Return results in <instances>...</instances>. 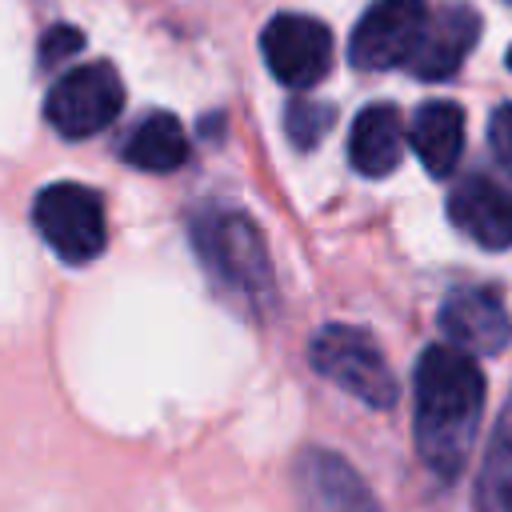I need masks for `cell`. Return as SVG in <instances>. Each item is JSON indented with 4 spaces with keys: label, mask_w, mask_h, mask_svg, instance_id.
I'll list each match as a JSON object with an SVG mask.
<instances>
[{
    "label": "cell",
    "mask_w": 512,
    "mask_h": 512,
    "mask_svg": "<svg viewBox=\"0 0 512 512\" xmlns=\"http://www.w3.org/2000/svg\"><path fill=\"white\" fill-rule=\"evenodd\" d=\"M484 412V376L476 360L452 344H428L416 360V412L412 436L420 460L452 480L476 444Z\"/></svg>",
    "instance_id": "1"
},
{
    "label": "cell",
    "mask_w": 512,
    "mask_h": 512,
    "mask_svg": "<svg viewBox=\"0 0 512 512\" xmlns=\"http://www.w3.org/2000/svg\"><path fill=\"white\" fill-rule=\"evenodd\" d=\"M192 244L220 292L236 296L248 308H260L272 296V260L264 232L240 208H200L192 216Z\"/></svg>",
    "instance_id": "2"
},
{
    "label": "cell",
    "mask_w": 512,
    "mask_h": 512,
    "mask_svg": "<svg viewBox=\"0 0 512 512\" xmlns=\"http://www.w3.org/2000/svg\"><path fill=\"white\" fill-rule=\"evenodd\" d=\"M308 360L324 380H332L336 388H344L360 404H368V408H392L396 404L392 368H388L380 344L364 328H352V324L320 328L308 344Z\"/></svg>",
    "instance_id": "3"
},
{
    "label": "cell",
    "mask_w": 512,
    "mask_h": 512,
    "mask_svg": "<svg viewBox=\"0 0 512 512\" xmlns=\"http://www.w3.org/2000/svg\"><path fill=\"white\" fill-rule=\"evenodd\" d=\"M32 224L64 264H88L108 244L104 200L88 184L60 180L40 188L32 204Z\"/></svg>",
    "instance_id": "4"
},
{
    "label": "cell",
    "mask_w": 512,
    "mask_h": 512,
    "mask_svg": "<svg viewBox=\"0 0 512 512\" xmlns=\"http://www.w3.org/2000/svg\"><path fill=\"white\" fill-rule=\"evenodd\" d=\"M124 108V80L108 60L76 64L64 72L44 100V120L64 136V140H84L104 132Z\"/></svg>",
    "instance_id": "5"
},
{
    "label": "cell",
    "mask_w": 512,
    "mask_h": 512,
    "mask_svg": "<svg viewBox=\"0 0 512 512\" xmlns=\"http://www.w3.org/2000/svg\"><path fill=\"white\" fill-rule=\"evenodd\" d=\"M260 52H264V64L268 72L284 84V88H312L328 76V64H332V32L328 24L312 20V16H300V12H284V16H272L264 36H260Z\"/></svg>",
    "instance_id": "6"
},
{
    "label": "cell",
    "mask_w": 512,
    "mask_h": 512,
    "mask_svg": "<svg viewBox=\"0 0 512 512\" xmlns=\"http://www.w3.org/2000/svg\"><path fill=\"white\" fill-rule=\"evenodd\" d=\"M424 24H428L424 0H376L352 28L348 56L364 72H384V68L408 64Z\"/></svg>",
    "instance_id": "7"
},
{
    "label": "cell",
    "mask_w": 512,
    "mask_h": 512,
    "mask_svg": "<svg viewBox=\"0 0 512 512\" xmlns=\"http://www.w3.org/2000/svg\"><path fill=\"white\" fill-rule=\"evenodd\" d=\"M480 40V12L472 4H444L436 12H428V24L408 56V72L416 80H448L460 72V64L468 60V52Z\"/></svg>",
    "instance_id": "8"
},
{
    "label": "cell",
    "mask_w": 512,
    "mask_h": 512,
    "mask_svg": "<svg viewBox=\"0 0 512 512\" xmlns=\"http://www.w3.org/2000/svg\"><path fill=\"white\" fill-rule=\"evenodd\" d=\"M296 496L300 512H380L360 472L324 448H308L296 460Z\"/></svg>",
    "instance_id": "9"
},
{
    "label": "cell",
    "mask_w": 512,
    "mask_h": 512,
    "mask_svg": "<svg viewBox=\"0 0 512 512\" xmlns=\"http://www.w3.org/2000/svg\"><path fill=\"white\" fill-rule=\"evenodd\" d=\"M440 328L452 348L492 356L512 340V320L492 288H456L440 304Z\"/></svg>",
    "instance_id": "10"
},
{
    "label": "cell",
    "mask_w": 512,
    "mask_h": 512,
    "mask_svg": "<svg viewBox=\"0 0 512 512\" xmlns=\"http://www.w3.org/2000/svg\"><path fill=\"white\" fill-rule=\"evenodd\" d=\"M452 224L476 240L480 248H508L512 244V192L492 176H468L448 196Z\"/></svg>",
    "instance_id": "11"
},
{
    "label": "cell",
    "mask_w": 512,
    "mask_h": 512,
    "mask_svg": "<svg viewBox=\"0 0 512 512\" xmlns=\"http://www.w3.org/2000/svg\"><path fill=\"white\" fill-rule=\"evenodd\" d=\"M400 152H404V120L392 104H368L356 120H352V132H348V160L360 176H388L396 172L400 164Z\"/></svg>",
    "instance_id": "12"
},
{
    "label": "cell",
    "mask_w": 512,
    "mask_h": 512,
    "mask_svg": "<svg viewBox=\"0 0 512 512\" xmlns=\"http://www.w3.org/2000/svg\"><path fill=\"white\" fill-rule=\"evenodd\" d=\"M408 144L416 148L428 176H448L464 152V108L452 100H428L416 108Z\"/></svg>",
    "instance_id": "13"
},
{
    "label": "cell",
    "mask_w": 512,
    "mask_h": 512,
    "mask_svg": "<svg viewBox=\"0 0 512 512\" xmlns=\"http://www.w3.org/2000/svg\"><path fill=\"white\" fill-rule=\"evenodd\" d=\"M120 156L140 172H176L188 160V132L172 112H148L120 144Z\"/></svg>",
    "instance_id": "14"
},
{
    "label": "cell",
    "mask_w": 512,
    "mask_h": 512,
    "mask_svg": "<svg viewBox=\"0 0 512 512\" xmlns=\"http://www.w3.org/2000/svg\"><path fill=\"white\" fill-rule=\"evenodd\" d=\"M476 512H512V392L492 428L480 480H476Z\"/></svg>",
    "instance_id": "15"
},
{
    "label": "cell",
    "mask_w": 512,
    "mask_h": 512,
    "mask_svg": "<svg viewBox=\"0 0 512 512\" xmlns=\"http://www.w3.org/2000/svg\"><path fill=\"white\" fill-rule=\"evenodd\" d=\"M336 120V108L332 104H320V100H308V96H296L284 112V124H288V140L296 148H316L324 140V132L332 128Z\"/></svg>",
    "instance_id": "16"
},
{
    "label": "cell",
    "mask_w": 512,
    "mask_h": 512,
    "mask_svg": "<svg viewBox=\"0 0 512 512\" xmlns=\"http://www.w3.org/2000/svg\"><path fill=\"white\" fill-rule=\"evenodd\" d=\"M84 48V32L72 28V24H52L44 36H40V64L44 68H56L60 60L76 56Z\"/></svg>",
    "instance_id": "17"
},
{
    "label": "cell",
    "mask_w": 512,
    "mask_h": 512,
    "mask_svg": "<svg viewBox=\"0 0 512 512\" xmlns=\"http://www.w3.org/2000/svg\"><path fill=\"white\" fill-rule=\"evenodd\" d=\"M488 148H492V156L504 168H512V104H500L492 112V120H488Z\"/></svg>",
    "instance_id": "18"
},
{
    "label": "cell",
    "mask_w": 512,
    "mask_h": 512,
    "mask_svg": "<svg viewBox=\"0 0 512 512\" xmlns=\"http://www.w3.org/2000/svg\"><path fill=\"white\" fill-rule=\"evenodd\" d=\"M508 68H512V48H508Z\"/></svg>",
    "instance_id": "19"
},
{
    "label": "cell",
    "mask_w": 512,
    "mask_h": 512,
    "mask_svg": "<svg viewBox=\"0 0 512 512\" xmlns=\"http://www.w3.org/2000/svg\"><path fill=\"white\" fill-rule=\"evenodd\" d=\"M508 4H512V0H508Z\"/></svg>",
    "instance_id": "20"
}]
</instances>
